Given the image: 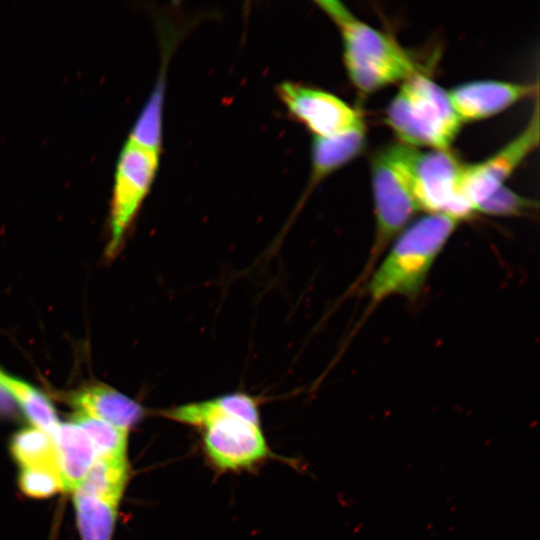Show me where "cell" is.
I'll return each instance as SVG.
<instances>
[{"label":"cell","mask_w":540,"mask_h":540,"mask_svg":"<svg viewBox=\"0 0 540 540\" xmlns=\"http://www.w3.org/2000/svg\"><path fill=\"white\" fill-rule=\"evenodd\" d=\"M459 223L445 214H426L401 231L364 283L370 307L394 296L417 298Z\"/></svg>","instance_id":"obj_1"},{"label":"cell","mask_w":540,"mask_h":540,"mask_svg":"<svg viewBox=\"0 0 540 540\" xmlns=\"http://www.w3.org/2000/svg\"><path fill=\"white\" fill-rule=\"evenodd\" d=\"M316 4L337 26L343 60L354 87L367 95L421 72L412 56L388 34L370 26L338 1Z\"/></svg>","instance_id":"obj_2"},{"label":"cell","mask_w":540,"mask_h":540,"mask_svg":"<svg viewBox=\"0 0 540 540\" xmlns=\"http://www.w3.org/2000/svg\"><path fill=\"white\" fill-rule=\"evenodd\" d=\"M416 151L417 148L395 143L381 148L371 159L375 234L368 260L356 287L365 283L391 242L420 211L411 178V166Z\"/></svg>","instance_id":"obj_3"},{"label":"cell","mask_w":540,"mask_h":540,"mask_svg":"<svg viewBox=\"0 0 540 540\" xmlns=\"http://www.w3.org/2000/svg\"><path fill=\"white\" fill-rule=\"evenodd\" d=\"M385 121L400 143L430 150H450L462 124L447 91L422 72L402 82Z\"/></svg>","instance_id":"obj_4"},{"label":"cell","mask_w":540,"mask_h":540,"mask_svg":"<svg viewBox=\"0 0 540 540\" xmlns=\"http://www.w3.org/2000/svg\"><path fill=\"white\" fill-rule=\"evenodd\" d=\"M159 151L126 140L116 163L107 255L115 256L147 196L157 172Z\"/></svg>","instance_id":"obj_5"},{"label":"cell","mask_w":540,"mask_h":540,"mask_svg":"<svg viewBox=\"0 0 540 540\" xmlns=\"http://www.w3.org/2000/svg\"><path fill=\"white\" fill-rule=\"evenodd\" d=\"M463 163L450 150L417 149L411 166L412 188L420 211L463 221L474 212L460 193Z\"/></svg>","instance_id":"obj_6"},{"label":"cell","mask_w":540,"mask_h":540,"mask_svg":"<svg viewBox=\"0 0 540 540\" xmlns=\"http://www.w3.org/2000/svg\"><path fill=\"white\" fill-rule=\"evenodd\" d=\"M539 144L538 99L525 128L500 150L483 161L464 164L460 176V193L474 214L477 207L503 186Z\"/></svg>","instance_id":"obj_7"},{"label":"cell","mask_w":540,"mask_h":540,"mask_svg":"<svg viewBox=\"0 0 540 540\" xmlns=\"http://www.w3.org/2000/svg\"><path fill=\"white\" fill-rule=\"evenodd\" d=\"M277 93L292 116L314 136L335 135L364 123L356 109L329 92L284 82Z\"/></svg>","instance_id":"obj_8"},{"label":"cell","mask_w":540,"mask_h":540,"mask_svg":"<svg viewBox=\"0 0 540 540\" xmlns=\"http://www.w3.org/2000/svg\"><path fill=\"white\" fill-rule=\"evenodd\" d=\"M202 428L205 453L221 470L249 468L269 454L259 425L236 418H218Z\"/></svg>","instance_id":"obj_9"},{"label":"cell","mask_w":540,"mask_h":540,"mask_svg":"<svg viewBox=\"0 0 540 540\" xmlns=\"http://www.w3.org/2000/svg\"><path fill=\"white\" fill-rule=\"evenodd\" d=\"M537 93L538 83L498 80L469 81L447 91L450 103L462 123L489 118Z\"/></svg>","instance_id":"obj_10"},{"label":"cell","mask_w":540,"mask_h":540,"mask_svg":"<svg viewBox=\"0 0 540 540\" xmlns=\"http://www.w3.org/2000/svg\"><path fill=\"white\" fill-rule=\"evenodd\" d=\"M76 412L129 431L141 421L146 409L116 389L102 383L84 385L68 396Z\"/></svg>","instance_id":"obj_11"},{"label":"cell","mask_w":540,"mask_h":540,"mask_svg":"<svg viewBox=\"0 0 540 540\" xmlns=\"http://www.w3.org/2000/svg\"><path fill=\"white\" fill-rule=\"evenodd\" d=\"M163 415L173 421L201 428L218 418H236L260 426L256 401L240 392L180 405L163 411Z\"/></svg>","instance_id":"obj_12"},{"label":"cell","mask_w":540,"mask_h":540,"mask_svg":"<svg viewBox=\"0 0 540 540\" xmlns=\"http://www.w3.org/2000/svg\"><path fill=\"white\" fill-rule=\"evenodd\" d=\"M58 472L65 491H75L96 458L87 434L76 423H59L52 433Z\"/></svg>","instance_id":"obj_13"},{"label":"cell","mask_w":540,"mask_h":540,"mask_svg":"<svg viewBox=\"0 0 540 540\" xmlns=\"http://www.w3.org/2000/svg\"><path fill=\"white\" fill-rule=\"evenodd\" d=\"M365 144V123L335 135L314 136L311 146L310 186H315L356 158Z\"/></svg>","instance_id":"obj_14"},{"label":"cell","mask_w":540,"mask_h":540,"mask_svg":"<svg viewBox=\"0 0 540 540\" xmlns=\"http://www.w3.org/2000/svg\"><path fill=\"white\" fill-rule=\"evenodd\" d=\"M126 458L96 457L74 492L119 504L128 480Z\"/></svg>","instance_id":"obj_15"},{"label":"cell","mask_w":540,"mask_h":540,"mask_svg":"<svg viewBox=\"0 0 540 540\" xmlns=\"http://www.w3.org/2000/svg\"><path fill=\"white\" fill-rule=\"evenodd\" d=\"M0 384L34 427L52 435L60 422L54 406L41 391L1 368Z\"/></svg>","instance_id":"obj_16"},{"label":"cell","mask_w":540,"mask_h":540,"mask_svg":"<svg viewBox=\"0 0 540 540\" xmlns=\"http://www.w3.org/2000/svg\"><path fill=\"white\" fill-rule=\"evenodd\" d=\"M74 506L82 540H112L117 504L75 492Z\"/></svg>","instance_id":"obj_17"},{"label":"cell","mask_w":540,"mask_h":540,"mask_svg":"<svg viewBox=\"0 0 540 540\" xmlns=\"http://www.w3.org/2000/svg\"><path fill=\"white\" fill-rule=\"evenodd\" d=\"M10 449L21 468L47 469L59 476L54 441L49 433L36 427L22 429L12 437Z\"/></svg>","instance_id":"obj_18"},{"label":"cell","mask_w":540,"mask_h":540,"mask_svg":"<svg viewBox=\"0 0 540 540\" xmlns=\"http://www.w3.org/2000/svg\"><path fill=\"white\" fill-rule=\"evenodd\" d=\"M72 421L87 434L96 457L126 458L129 431L80 412L73 415Z\"/></svg>","instance_id":"obj_19"},{"label":"cell","mask_w":540,"mask_h":540,"mask_svg":"<svg viewBox=\"0 0 540 540\" xmlns=\"http://www.w3.org/2000/svg\"><path fill=\"white\" fill-rule=\"evenodd\" d=\"M164 78L160 77L148 102L136 119L128 140L160 152L162 141V116Z\"/></svg>","instance_id":"obj_20"},{"label":"cell","mask_w":540,"mask_h":540,"mask_svg":"<svg viewBox=\"0 0 540 540\" xmlns=\"http://www.w3.org/2000/svg\"><path fill=\"white\" fill-rule=\"evenodd\" d=\"M536 207V203L505 185L499 187L476 210L489 216H519Z\"/></svg>","instance_id":"obj_21"},{"label":"cell","mask_w":540,"mask_h":540,"mask_svg":"<svg viewBox=\"0 0 540 540\" xmlns=\"http://www.w3.org/2000/svg\"><path fill=\"white\" fill-rule=\"evenodd\" d=\"M19 487L27 496L45 498L63 490L60 477L47 469L21 468Z\"/></svg>","instance_id":"obj_22"}]
</instances>
